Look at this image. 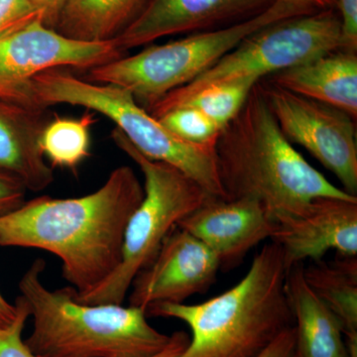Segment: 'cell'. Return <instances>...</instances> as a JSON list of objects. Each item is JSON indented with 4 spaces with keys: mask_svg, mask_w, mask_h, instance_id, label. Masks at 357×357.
I'll use <instances>...</instances> for the list:
<instances>
[{
    "mask_svg": "<svg viewBox=\"0 0 357 357\" xmlns=\"http://www.w3.org/2000/svg\"><path fill=\"white\" fill-rule=\"evenodd\" d=\"M26 187L13 174L0 171V215H6L25 203Z\"/></svg>",
    "mask_w": 357,
    "mask_h": 357,
    "instance_id": "25",
    "label": "cell"
},
{
    "mask_svg": "<svg viewBox=\"0 0 357 357\" xmlns=\"http://www.w3.org/2000/svg\"><path fill=\"white\" fill-rule=\"evenodd\" d=\"M314 13L295 2L275 0L261 13L222 29L154 45L89 69L86 81L126 89L146 109L174 89L191 83L249 35L278 21Z\"/></svg>",
    "mask_w": 357,
    "mask_h": 357,
    "instance_id": "6",
    "label": "cell"
},
{
    "mask_svg": "<svg viewBox=\"0 0 357 357\" xmlns=\"http://www.w3.org/2000/svg\"><path fill=\"white\" fill-rule=\"evenodd\" d=\"M158 121L181 139L196 145H217L222 129L199 110L178 107L159 116Z\"/></svg>",
    "mask_w": 357,
    "mask_h": 357,
    "instance_id": "22",
    "label": "cell"
},
{
    "mask_svg": "<svg viewBox=\"0 0 357 357\" xmlns=\"http://www.w3.org/2000/svg\"><path fill=\"white\" fill-rule=\"evenodd\" d=\"M264 79L296 95L337 107L356 121V53L330 52Z\"/></svg>",
    "mask_w": 357,
    "mask_h": 357,
    "instance_id": "16",
    "label": "cell"
},
{
    "mask_svg": "<svg viewBox=\"0 0 357 357\" xmlns=\"http://www.w3.org/2000/svg\"><path fill=\"white\" fill-rule=\"evenodd\" d=\"M16 305L18 314L15 321L6 330H0V357H35L22 338L26 321L30 318L29 307L21 296Z\"/></svg>",
    "mask_w": 357,
    "mask_h": 357,
    "instance_id": "23",
    "label": "cell"
},
{
    "mask_svg": "<svg viewBox=\"0 0 357 357\" xmlns=\"http://www.w3.org/2000/svg\"><path fill=\"white\" fill-rule=\"evenodd\" d=\"M18 314V306L15 304H11L0 293V330H6L9 328Z\"/></svg>",
    "mask_w": 357,
    "mask_h": 357,
    "instance_id": "30",
    "label": "cell"
},
{
    "mask_svg": "<svg viewBox=\"0 0 357 357\" xmlns=\"http://www.w3.org/2000/svg\"><path fill=\"white\" fill-rule=\"evenodd\" d=\"M275 225L255 199L211 197L177 227L206 244L217 256L220 270L229 271L238 266L251 249L271 239Z\"/></svg>",
    "mask_w": 357,
    "mask_h": 357,
    "instance_id": "13",
    "label": "cell"
},
{
    "mask_svg": "<svg viewBox=\"0 0 357 357\" xmlns=\"http://www.w3.org/2000/svg\"><path fill=\"white\" fill-rule=\"evenodd\" d=\"M258 86L284 136L304 147L338 178L345 192L356 197V121L351 115L264 79Z\"/></svg>",
    "mask_w": 357,
    "mask_h": 357,
    "instance_id": "10",
    "label": "cell"
},
{
    "mask_svg": "<svg viewBox=\"0 0 357 357\" xmlns=\"http://www.w3.org/2000/svg\"><path fill=\"white\" fill-rule=\"evenodd\" d=\"M258 82L251 79L213 84L199 91L194 95L171 103L164 109L151 114L155 119L169 110L178 107H191L206 114L208 119L222 129L227 126L243 109L251 91Z\"/></svg>",
    "mask_w": 357,
    "mask_h": 357,
    "instance_id": "21",
    "label": "cell"
},
{
    "mask_svg": "<svg viewBox=\"0 0 357 357\" xmlns=\"http://www.w3.org/2000/svg\"><path fill=\"white\" fill-rule=\"evenodd\" d=\"M112 137L139 167L144 196L126 225L119 266L89 292L74 291L75 299L86 305H122L134 279L152 262L171 230L213 197L175 167L141 154L119 129H114Z\"/></svg>",
    "mask_w": 357,
    "mask_h": 357,
    "instance_id": "7",
    "label": "cell"
},
{
    "mask_svg": "<svg viewBox=\"0 0 357 357\" xmlns=\"http://www.w3.org/2000/svg\"><path fill=\"white\" fill-rule=\"evenodd\" d=\"M220 270L217 256L206 244L175 227L152 262L134 279L129 306L146 312L157 303H184L192 296L206 292Z\"/></svg>",
    "mask_w": 357,
    "mask_h": 357,
    "instance_id": "11",
    "label": "cell"
},
{
    "mask_svg": "<svg viewBox=\"0 0 357 357\" xmlns=\"http://www.w3.org/2000/svg\"><path fill=\"white\" fill-rule=\"evenodd\" d=\"M40 107H82L105 115L148 159L163 162L196 181L211 196L225 199L218 176L217 145H196L178 138L138 105L126 89L79 79L62 68L41 73L32 81Z\"/></svg>",
    "mask_w": 357,
    "mask_h": 357,
    "instance_id": "5",
    "label": "cell"
},
{
    "mask_svg": "<svg viewBox=\"0 0 357 357\" xmlns=\"http://www.w3.org/2000/svg\"><path fill=\"white\" fill-rule=\"evenodd\" d=\"M95 121V114L86 112L79 119L57 116L47 124L40 146L52 166L74 170L89 156V130Z\"/></svg>",
    "mask_w": 357,
    "mask_h": 357,
    "instance_id": "20",
    "label": "cell"
},
{
    "mask_svg": "<svg viewBox=\"0 0 357 357\" xmlns=\"http://www.w3.org/2000/svg\"><path fill=\"white\" fill-rule=\"evenodd\" d=\"M337 50H342V29L333 9L278 21L249 35L191 83L167 93L146 110L154 114L213 84L259 82Z\"/></svg>",
    "mask_w": 357,
    "mask_h": 357,
    "instance_id": "8",
    "label": "cell"
},
{
    "mask_svg": "<svg viewBox=\"0 0 357 357\" xmlns=\"http://www.w3.org/2000/svg\"><path fill=\"white\" fill-rule=\"evenodd\" d=\"M190 337L184 332H176L172 335L170 344L159 354L150 357H181L189 344ZM36 357V356H35Z\"/></svg>",
    "mask_w": 357,
    "mask_h": 357,
    "instance_id": "29",
    "label": "cell"
},
{
    "mask_svg": "<svg viewBox=\"0 0 357 357\" xmlns=\"http://www.w3.org/2000/svg\"><path fill=\"white\" fill-rule=\"evenodd\" d=\"M275 0H147L140 13L114 39L126 51L171 35L201 31L261 13Z\"/></svg>",
    "mask_w": 357,
    "mask_h": 357,
    "instance_id": "14",
    "label": "cell"
},
{
    "mask_svg": "<svg viewBox=\"0 0 357 357\" xmlns=\"http://www.w3.org/2000/svg\"><path fill=\"white\" fill-rule=\"evenodd\" d=\"M304 265H294L286 275L297 357H349L342 324L307 283Z\"/></svg>",
    "mask_w": 357,
    "mask_h": 357,
    "instance_id": "17",
    "label": "cell"
},
{
    "mask_svg": "<svg viewBox=\"0 0 357 357\" xmlns=\"http://www.w3.org/2000/svg\"><path fill=\"white\" fill-rule=\"evenodd\" d=\"M114 39L86 42L68 38L41 20L0 36V100L40 107L32 81L58 68L89 70L123 57ZM45 109V107H43Z\"/></svg>",
    "mask_w": 357,
    "mask_h": 357,
    "instance_id": "9",
    "label": "cell"
},
{
    "mask_svg": "<svg viewBox=\"0 0 357 357\" xmlns=\"http://www.w3.org/2000/svg\"><path fill=\"white\" fill-rule=\"evenodd\" d=\"M287 1L309 7L314 11L328 10L337 6V0H287Z\"/></svg>",
    "mask_w": 357,
    "mask_h": 357,
    "instance_id": "31",
    "label": "cell"
},
{
    "mask_svg": "<svg viewBox=\"0 0 357 357\" xmlns=\"http://www.w3.org/2000/svg\"><path fill=\"white\" fill-rule=\"evenodd\" d=\"M287 267L278 244L267 243L234 287L201 304L157 303L146 314L177 319L192 337L181 357H257L295 325L286 292Z\"/></svg>",
    "mask_w": 357,
    "mask_h": 357,
    "instance_id": "3",
    "label": "cell"
},
{
    "mask_svg": "<svg viewBox=\"0 0 357 357\" xmlns=\"http://www.w3.org/2000/svg\"><path fill=\"white\" fill-rule=\"evenodd\" d=\"M46 109L0 100V171L20 178L32 192L54 182L53 168L40 146L48 124Z\"/></svg>",
    "mask_w": 357,
    "mask_h": 357,
    "instance_id": "15",
    "label": "cell"
},
{
    "mask_svg": "<svg viewBox=\"0 0 357 357\" xmlns=\"http://www.w3.org/2000/svg\"><path fill=\"white\" fill-rule=\"evenodd\" d=\"M144 196L132 168L121 166L96 191L70 199L48 196L0 215V246L57 256L76 294L107 280L121 261L126 225Z\"/></svg>",
    "mask_w": 357,
    "mask_h": 357,
    "instance_id": "1",
    "label": "cell"
},
{
    "mask_svg": "<svg viewBox=\"0 0 357 357\" xmlns=\"http://www.w3.org/2000/svg\"><path fill=\"white\" fill-rule=\"evenodd\" d=\"M257 357H297L295 328L282 333Z\"/></svg>",
    "mask_w": 357,
    "mask_h": 357,
    "instance_id": "27",
    "label": "cell"
},
{
    "mask_svg": "<svg viewBox=\"0 0 357 357\" xmlns=\"http://www.w3.org/2000/svg\"><path fill=\"white\" fill-rule=\"evenodd\" d=\"M310 287L335 314L345 340H357V259L338 256L331 263L312 262L305 266Z\"/></svg>",
    "mask_w": 357,
    "mask_h": 357,
    "instance_id": "19",
    "label": "cell"
},
{
    "mask_svg": "<svg viewBox=\"0 0 357 357\" xmlns=\"http://www.w3.org/2000/svg\"><path fill=\"white\" fill-rule=\"evenodd\" d=\"M146 1L67 0L54 29L79 41H110L135 18Z\"/></svg>",
    "mask_w": 357,
    "mask_h": 357,
    "instance_id": "18",
    "label": "cell"
},
{
    "mask_svg": "<svg viewBox=\"0 0 357 357\" xmlns=\"http://www.w3.org/2000/svg\"><path fill=\"white\" fill-rule=\"evenodd\" d=\"M46 263L35 260L20 282L33 319L24 340L36 357H150L165 349L172 335L160 333L146 312L122 305H86L67 287L49 290L42 280Z\"/></svg>",
    "mask_w": 357,
    "mask_h": 357,
    "instance_id": "4",
    "label": "cell"
},
{
    "mask_svg": "<svg viewBox=\"0 0 357 357\" xmlns=\"http://www.w3.org/2000/svg\"><path fill=\"white\" fill-rule=\"evenodd\" d=\"M31 1L43 14L44 24L54 29L67 0H31Z\"/></svg>",
    "mask_w": 357,
    "mask_h": 357,
    "instance_id": "28",
    "label": "cell"
},
{
    "mask_svg": "<svg viewBox=\"0 0 357 357\" xmlns=\"http://www.w3.org/2000/svg\"><path fill=\"white\" fill-rule=\"evenodd\" d=\"M215 152L225 199H255L275 223L302 215L321 197L356 198L332 184L293 147L258 83L220 131Z\"/></svg>",
    "mask_w": 357,
    "mask_h": 357,
    "instance_id": "2",
    "label": "cell"
},
{
    "mask_svg": "<svg viewBox=\"0 0 357 357\" xmlns=\"http://www.w3.org/2000/svg\"><path fill=\"white\" fill-rule=\"evenodd\" d=\"M342 29V50L357 51V0H337Z\"/></svg>",
    "mask_w": 357,
    "mask_h": 357,
    "instance_id": "26",
    "label": "cell"
},
{
    "mask_svg": "<svg viewBox=\"0 0 357 357\" xmlns=\"http://www.w3.org/2000/svg\"><path fill=\"white\" fill-rule=\"evenodd\" d=\"M38 20L43 14L31 0H0V36Z\"/></svg>",
    "mask_w": 357,
    "mask_h": 357,
    "instance_id": "24",
    "label": "cell"
},
{
    "mask_svg": "<svg viewBox=\"0 0 357 357\" xmlns=\"http://www.w3.org/2000/svg\"><path fill=\"white\" fill-rule=\"evenodd\" d=\"M271 241L280 246L287 269L323 260L331 250L356 257L357 198L314 199L302 215L277 222Z\"/></svg>",
    "mask_w": 357,
    "mask_h": 357,
    "instance_id": "12",
    "label": "cell"
}]
</instances>
